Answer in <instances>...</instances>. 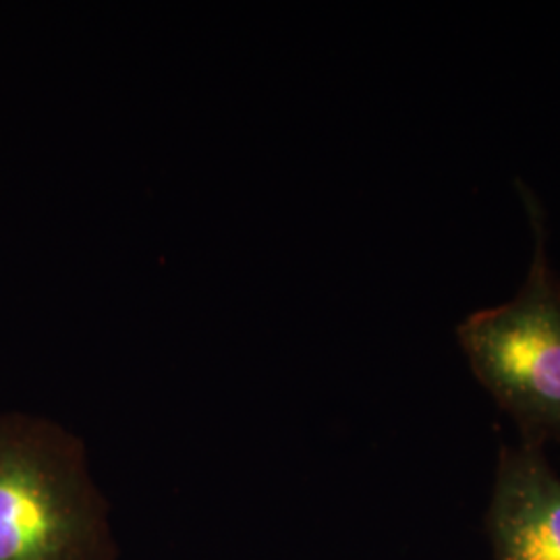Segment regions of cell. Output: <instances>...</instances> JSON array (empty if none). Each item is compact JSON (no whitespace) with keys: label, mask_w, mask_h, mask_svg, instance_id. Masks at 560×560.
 I'll return each instance as SVG.
<instances>
[{"label":"cell","mask_w":560,"mask_h":560,"mask_svg":"<svg viewBox=\"0 0 560 560\" xmlns=\"http://www.w3.org/2000/svg\"><path fill=\"white\" fill-rule=\"evenodd\" d=\"M110 504L80 436L0 411V560H117Z\"/></svg>","instance_id":"obj_1"},{"label":"cell","mask_w":560,"mask_h":560,"mask_svg":"<svg viewBox=\"0 0 560 560\" xmlns=\"http://www.w3.org/2000/svg\"><path fill=\"white\" fill-rule=\"evenodd\" d=\"M534 231V258L517 295L474 312L457 339L474 376L520 428L521 442L560 444V277L548 256L540 201L520 185Z\"/></svg>","instance_id":"obj_2"},{"label":"cell","mask_w":560,"mask_h":560,"mask_svg":"<svg viewBox=\"0 0 560 560\" xmlns=\"http://www.w3.org/2000/svg\"><path fill=\"white\" fill-rule=\"evenodd\" d=\"M486 529L494 560H560V478L541 446H502Z\"/></svg>","instance_id":"obj_3"}]
</instances>
